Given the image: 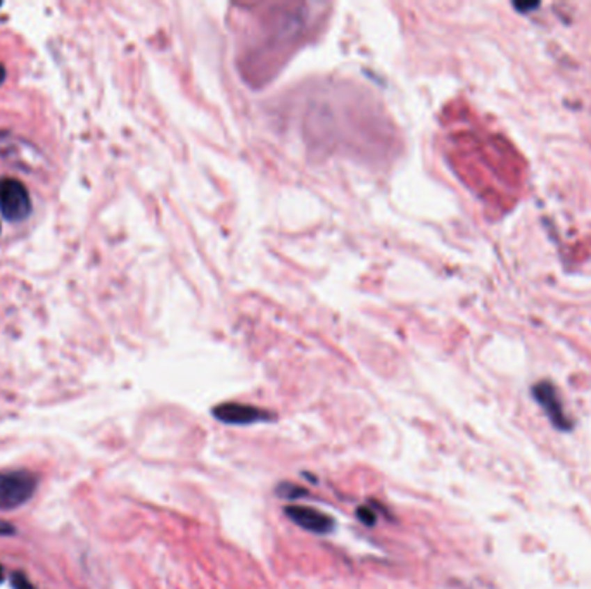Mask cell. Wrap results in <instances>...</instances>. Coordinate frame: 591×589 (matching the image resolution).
<instances>
[{"mask_svg":"<svg viewBox=\"0 0 591 589\" xmlns=\"http://www.w3.org/2000/svg\"><path fill=\"white\" fill-rule=\"evenodd\" d=\"M37 477L26 470H9L0 472V510L19 508L37 489Z\"/></svg>","mask_w":591,"mask_h":589,"instance_id":"1","label":"cell"},{"mask_svg":"<svg viewBox=\"0 0 591 589\" xmlns=\"http://www.w3.org/2000/svg\"><path fill=\"white\" fill-rule=\"evenodd\" d=\"M0 213L9 221H23L31 213V197L23 182L16 178L0 180Z\"/></svg>","mask_w":591,"mask_h":589,"instance_id":"2","label":"cell"},{"mask_svg":"<svg viewBox=\"0 0 591 589\" xmlns=\"http://www.w3.org/2000/svg\"><path fill=\"white\" fill-rule=\"evenodd\" d=\"M213 416L227 425H253V423H263L275 420V413L268 409L251 407L241 403H223L211 409Z\"/></svg>","mask_w":591,"mask_h":589,"instance_id":"3","label":"cell"},{"mask_svg":"<svg viewBox=\"0 0 591 589\" xmlns=\"http://www.w3.org/2000/svg\"><path fill=\"white\" fill-rule=\"evenodd\" d=\"M285 515L301 529L310 531L313 534H331L336 529V522L331 517L311 506L289 505L285 508Z\"/></svg>","mask_w":591,"mask_h":589,"instance_id":"4","label":"cell"},{"mask_svg":"<svg viewBox=\"0 0 591 589\" xmlns=\"http://www.w3.org/2000/svg\"><path fill=\"white\" fill-rule=\"evenodd\" d=\"M535 393H536V400H539V403H542L544 409H546L551 422H553L555 425L560 427V429L569 427L567 418H565L564 415V409H562L560 403H558L557 394L553 393V389H551L550 386H536Z\"/></svg>","mask_w":591,"mask_h":589,"instance_id":"5","label":"cell"},{"mask_svg":"<svg viewBox=\"0 0 591 589\" xmlns=\"http://www.w3.org/2000/svg\"><path fill=\"white\" fill-rule=\"evenodd\" d=\"M277 494L282 498H289V499H296V498H303L306 496V489H303V487H297L294 484H281V486L277 487Z\"/></svg>","mask_w":591,"mask_h":589,"instance_id":"6","label":"cell"},{"mask_svg":"<svg viewBox=\"0 0 591 589\" xmlns=\"http://www.w3.org/2000/svg\"><path fill=\"white\" fill-rule=\"evenodd\" d=\"M356 517L365 526H374V524L377 522V515H375L368 506H360V508L356 510Z\"/></svg>","mask_w":591,"mask_h":589,"instance_id":"7","label":"cell"},{"mask_svg":"<svg viewBox=\"0 0 591 589\" xmlns=\"http://www.w3.org/2000/svg\"><path fill=\"white\" fill-rule=\"evenodd\" d=\"M10 584H13L14 589H35L33 584L30 583V579L23 572H14L13 577H10Z\"/></svg>","mask_w":591,"mask_h":589,"instance_id":"8","label":"cell"},{"mask_svg":"<svg viewBox=\"0 0 591 589\" xmlns=\"http://www.w3.org/2000/svg\"><path fill=\"white\" fill-rule=\"evenodd\" d=\"M14 527L10 526V524H7V522H2V520H0V536H10V534H14Z\"/></svg>","mask_w":591,"mask_h":589,"instance_id":"9","label":"cell"},{"mask_svg":"<svg viewBox=\"0 0 591 589\" xmlns=\"http://www.w3.org/2000/svg\"><path fill=\"white\" fill-rule=\"evenodd\" d=\"M3 78H6V68H3L2 64H0V84H2V81H3Z\"/></svg>","mask_w":591,"mask_h":589,"instance_id":"10","label":"cell"},{"mask_svg":"<svg viewBox=\"0 0 591 589\" xmlns=\"http://www.w3.org/2000/svg\"><path fill=\"white\" fill-rule=\"evenodd\" d=\"M3 581V569H2V565H0V583H2Z\"/></svg>","mask_w":591,"mask_h":589,"instance_id":"11","label":"cell"}]
</instances>
